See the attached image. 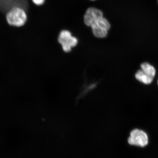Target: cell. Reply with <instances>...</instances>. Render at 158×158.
I'll return each mask as SVG.
<instances>
[{
  "label": "cell",
  "mask_w": 158,
  "mask_h": 158,
  "mask_svg": "<svg viewBox=\"0 0 158 158\" xmlns=\"http://www.w3.org/2000/svg\"><path fill=\"white\" fill-rule=\"evenodd\" d=\"M45 0H32L33 3L37 6H41L45 2Z\"/></svg>",
  "instance_id": "8"
},
{
  "label": "cell",
  "mask_w": 158,
  "mask_h": 158,
  "mask_svg": "<svg viewBox=\"0 0 158 158\" xmlns=\"http://www.w3.org/2000/svg\"><path fill=\"white\" fill-rule=\"evenodd\" d=\"M58 41L62 45V49L65 52H69L72 48L77 45L78 39L73 36L68 30H62L59 34Z\"/></svg>",
  "instance_id": "3"
},
{
  "label": "cell",
  "mask_w": 158,
  "mask_h": 158,
  "mask_svg": "<svg viewBox=\"0 0 158 158\" xmlns=\"http://www.w3.org/2000/svg\"><path fill=\"white\" fill-rule=\"evenodd\" d=\"M104 17L101 10L94 7L88 8L84 15V20L85 24L91 27L96 21Z\"/></svg>",
  "instance_id": "5"
},
{
  "label": "cell",
  "mask_w": 158,
  "mask_h": 158,
  "mask_svg": "<svg viewBox=\"0 0 158 158\" xmlns=\"http://www.w3.org/2000/svg\"><path fill=\"white\" fill-rule=\"evenodd\" d=\"M141 69L144 73L151 77L154 78L155 77L156 70L155 67L148 62L142 63L141 65Z\"/></svg>",
  "instance_id": "7"
},
{
  "label": "cell",
  "mask_w": 158,
  "mask_h": 158,
  "mask_svg": "<svg viewBox=\"0 0 158 158\" xmlns=\"http://www.w3.org/2000/svg\"><path fill=\"white\" fill-rule=\"evenodd\" d=\"M91 1H95V0H91Z\"/></svg>",
  "instance_id": "9"
},
{
  "label": "cell",
  "mask_w": 158,
  "mask_h": 158,
  "mask_svg": "<svg viewBox=\"0 0 158 158\" xmlns=\"http://www.w3.org/2000/svg\"><path fill=\"white\" fill-rule=\"evenodd\" d=\"M148 137L144 131L139 129H135L130 133L128 138V143L131 145L140 147H144L148 144Z\"/></svg>",
  "instance_id": "2"
},
{
  "label": "cell",
  "mask_w": 158,
  "mask_h": 158,
  "mask_svg": "<svg viewBox=\"0 0 158 158\" xmlns=\"http://www.w3.org/2000/svg\"><path fill=\"white\" fill-rule=\"evenodd\" d=\"M6 19L10 25L21 27L26 23L27 15L23 9L20 8H14L7 13Z\"/></svg>",
  "instance_id": "1"
},
{
  "label": "cell",
  "mask_w": 158,
  "mask_h": 158,
  "mask_svg": "<svg viewBox=\"0 0 158 158\" xmlns=\"http://www.w3.org/2000/svg\"><path fill=\"white\" fill-rule=\"evenodd\" d=\"M136 79L144 85H150L152 83L153 79L144 73L141 69L138 70L135 74Z\"/></svg>",
  "instance_id": "6"
},
{
  "label": "cell",
  "mask_w": 158,
  "mask_h": 158,
  "mask_svg": "<svg viewBox=\"0 0 158 158\" xmlns=\"http://www.w3.org/2000/svg\"><path fill=\"white\" fill-rule=\"evenodd\" d=\"M90 27L95 37L103 38L107 36L111 25L106 18L103 17L96 21Z\"/></svg>",
  "instance_id": "4"
},
{
  "label": "cell",
  "mask_w": 158,
  "mask_h": 158,
  "mask_svg": "<svg viewBox=\"0 0 158 158\" xmlns=\"http://www.w3.org/2000/svg\"><path fill=\"white\" fill-rule=\"evenodd\" d=\"M157 83H158V82H157Z\"/></svg>",
  "instance_id": "10"
}]
</instances>
